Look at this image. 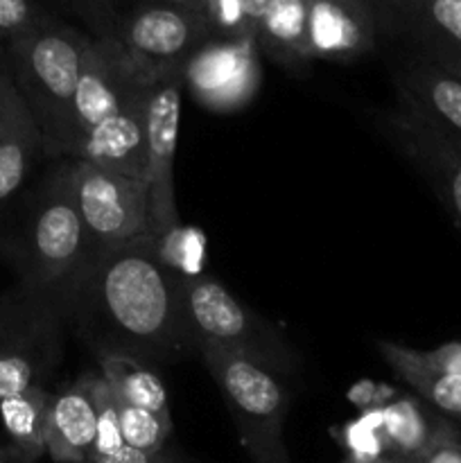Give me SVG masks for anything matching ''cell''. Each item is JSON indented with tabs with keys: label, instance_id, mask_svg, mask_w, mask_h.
<instances>
[{
	"label": "cell",
	"instance_id": "cell-36",
	"mask_svg": "<svg viewBox=\"0 0 461 463\" xmlns=\"http://www.w3.org/2000/svg\"><path fill=\"white\" fill-rule=\"evenodd\" d=\"M0 463H34L30 461L27 457H23L16 448H0Z\"/></svg>",
	"mask_w": 461,
	"mask_h": 463
},
{
	"label": "cell",
	"instance_id": "cell-32",
	"mask_svg": "<svg viewBox=\"0 0 461 463\" xmlns=\"http://www.w3.org/2000/svg\"><path fill=\"white\" fill-rule=\"evenodd\" d=\"M416 463H461V434H447L434 441Z\"/></svg>",
	"mask_w": 461,
	"mask_h": 463
},
{
	"label": "cell",
	"instance_id": "cell-27",
	"mask_svg": "<svg viewBox=\"0 0 461 463\" xmlns=\"http://www.w3.org/2000/svg\"><path fill=\"white\" fill-rule=\"evenodd\" d=\"M50 16L52 14L36 0H0V45L5 48V43L25 34Z\"/></svg>",
	"mask_w": 461,
	"mask_h": 463
},
{
	"label": "cell",
	"instance_id": "cell-11",
	"mask_svg": "<svg viewBox=\"0 0 461 463\" xmlns=\"http://www.w3.org/2000/svg\"><path fill=\"white\" fill-rule=\"evenodd\" d=\"M262 81L256 36H212L183 66L193 99L215 113L242 111Z\"/></svg>",
	"mask_w": 461,
	"mask_h": 463
},
{
	"label": "cell",
	"instance_id": "cell-1",
	"mask_svg": "<svg viewBox=\"0 0 461 463\" xmlns=\"http://www.w3.org/2000/svg\"><path fill=\"white\" fill-rule=\"evenodd\" d=\"M185 280L143 235L95 253L66 301V319L98 357L145 366L183 362L197 353L185 315ZM199 355V353H197Z\"/></svg>",
	"mask_w": 461,
	"mask_h": 463
},
{
	"label": "cell",
	"instance_id": "cell-28",
	"mask_svg": "<svg viewBox=\"0 0 461 463\" xmlns=\"http://www.w3.org/2000/svg\"><path fill=\"white\" fill-rule=\"evenodd\" d=\"M202 16L206 18L212 36L251 34L240 0H202Z\"/></svg>",
	"mask_w": 461,
	"mask_h": 463
},
{
	"label": "cell",
	"instance_id": "cell-38",
	"mask_svg": "<svg viewBox=\"0 0 461 463\" xmlns=\"http://www.w3.org/2000/svg\"><path fill=\"white\" fill-rule=\"evenodd\" d=\"M0 57H5V50H3V45H0Z\"/></svg>",
	"mask_w": 461,
	"mask_h": 463
},
{
	"label": "cell",
	"instance_id": "cell-23",
	"mask_svg": "<svg viewBox=\"0 0 461 463\" xmlns=\"http://www.w3.org/2000/svg\"><path fill=\"white\" fill-rule=\"evenodd\" d=\"M99 373L104 375L118 401L154 411V414L170 416L165 387L149 366L127 360V357H102Z\"/></svg>",
	"mask_w": 461,
	"mask_h": 463
},
{
	"label": "cell",
	"instance_id": "cell-33",
	"mask_svg": "<svg viewBox=\"0 0 461 463\" xmlns=\"http://www.w3.org/2000/svg\"><path fill=\"white\" fill-rule=\"evenodd\" d=\"M18 99H21V93H18L16 84H14L12 75H9L5 57H0V127H3V122L7 120L9 113L14 111Z\"/></svg>",
	"mask_w": 461,
	"mask_h": 463
},
{
	"label": "cell",
	"instance_id": "cell-7",
	"mask_svg": "<svg viewBox=\"0 0 461 463\" xmlns=\"http://www.w3.org/2000/svg\"><path fill=\"white\" fill-rule=\"evenodd\" d=\"M68 176L95 253L152 235L143 179L72 158H68Z\"/></svg>",
	"mask_w": 461,
	"mask_h": 463
},
{
	"label": "cell",
	"instance_id": "cell-10",
	"mask_svg": "<svg viewBox=\"0 0 461 463\" xmlns=\"http://www.w3.org/2000/svg\"><path fill=\"white\" fill-rule=\"evenodd\" d=\"M116 39L147 71H179L212 39L203 16L154 0L127 5L118 18Z\"/></svg>",
	"mask_w": 461,
	"mask_h": 463
},
{
	"label": "cell",
	"instance_id": "cell-9",
	"mask_svg": "<svg viewBox=\"0 0 461 463\" xmlns=\"http://www.w3.org/2000/svg\"><path fill=\"white\" fill-rule=\"evenodd\" d=\"M183 89V68L158 72L149 86L143 184L147 188L149 226L154 238H163L179 226L172 165H174L176 138H179Z\"/></svg>",
	"mask_w": 461,
	"mask_h": 463
},
{
	"label": "cell",
	"instance_id": "cell-22",
	"mask_svg": "<svg viewBox=\"0 0 461 463\" xmlns=\"http://www.w3.org/2000/svg\"><path fill=\"white\" fill-rule=\"evenodd\" d=\"M50 405H52V393L43 384L0 401V416L12 448H16L30 461L45 455Z\"/></svg>",
	"mask_w": 461,
	"mask_h": 463
},
{
	"label": "cell",
	"instance_id": "cell-30",
	"mask_svg": "<svg viewBox=\"0 0 461 463\" xmlns=\"http://www.w3.org/2000/svg\"><path fill=\"white\" fill-rule=\"evenodd\" d=\"M409 351L419 364L438 371V373L461 378V342H447L432 351H419V348H409Z\"/></svg>",
	"mask_w": 461,
	"mask_h": 463
},
{
	"label": "cell",
	"instance_id": "cell-5",
	"mask_svg": "<svg viewBox=\"0 0 461 463\" xmlns=\"http://www.w3.org/2000/svg\"><path fill=\"white\" fill-rule=\"evenodd\" d=\"M66 303L18 283L0 297V401L41 387L61 360Z\"/></svg>",
	"mask_w": 461,
	"mask_h": 463
},
{
	"label": "cell",
	"instance_id": "cell-34",
	"mask_svg": "<svg viewBox=\"0 0 461 463\" xmlns=\"http://www.w3.org/2000/svg\"><path fill=\"white\" fill-rule=\"evenodd\" d=\"M240 3H242L244 16H247V23H249V30H251V34L256 36L258 23H260V18L265 16V12H267V7H269L271 0H240Z\"/></svg>",
	"mask_w": 461,
	"mask_h": 463
},
{
	"label": "cell",
	"instance_id": "cell-18",
	"mask_svg": "<svg viewBox=\"0 0 461 463\" xmlns=\"http://www.w3.org/2000/svg\"><path fill=\"white\" fill-rule=\"evenodd\" d=\"M459 432L447 416L423 405L414 396H400L382 407L384 457L416 463L441 437Z\"/></svg>",
	"mask_w": 461,
	"mask_h": 463
},
{
	"label": "cell",
	"instance_id": "cell-19",
	"mask_svg": "<svg viewBox=\"0 0 461 463\" xmlns=\"http://www.w3.org/2000/svg\"><path fill=\"white\" fill-rule=\"evenodd\" d=\"M260 54L289 71H306L310 54V0H271L256 30Z\"/></svg>",
	"mask_w": 461,
	"mask_h": 463
},
{
	"label": "cell",
	"instance_id": "cell-16",
	"mask_svg": "<svg viewBox=\"0 0 461 463\" xmlns=\"http://www.w3.org/2000/svg\"><path fill=\"white\" fill-rule=\"evenodd\" d=\"M152 86V84H149ZM149 86L129 99L120 113L102 122L77 145L72 161H89L143 179L147 149Z\"/></svg>",
	"mask_w": 461,
	"mask_h": 463
},
{
	"label": "cell",
	"instance_id": "cell-29",
	"mask_svg": "<svg viewBox=\"0 0 461 463\" xmlns=\"http://www.w3.org/2000/svg\"><path fill=\"white\" fill-rule=\"evenodd\" d=\"M95 39H116L118 18L125 12L127 0H72Z\"/></svg>",
	"mask_w": 461,
	"mask_h": 463
},
{
	"label": "cell",
	"instance_id": "cell-2",
	"mask_svg": "<svg viewBox=\"0 0 461 463\" xmlns=\"http://www.w3.org/2000/svg\"><path fill=\"white\" fill-rule=\"evenodd\" d=\"M89 34L50 16L5 43V63L43 136V156L71 158L75 93Z\"/></svg>",
	"mask_w": 461,
	"mask_h": 463
},
{
	"label": "cell",
	"instance_id": "cell-13",
	"mask_svg": "<svg viewBox=\"0 0 461 463\" xmlns=\"http://www.w3.org/2000/svg\"><path fill=\"white\" fill-rule=\"evenodd\" d=\"M378 127L428 179L447 215L461 231V147L438 134L398 98L393 111L380 113Z\"/></svg>",
	"mask_w": 461,
	"mask_h": 463
},
{
	"label": "cell",
	"instance_id": "cell-24",
	"mask_svg": "<svg viewBox=\"0 0 461 463\" xmlns=\"http://www.w3.org/2000/svg\"><path fill=\"white\" fill-rule=\"evenodd\" d=\"M118 416H120V432L125 446L145 452H158L165 448L167 437L172 432L170 416L154 414V411L127 405L122 401H118Z\"/></svg>",
	"mask_w": 461,
	"mask_h": 463
},
{
	"label": "cell",
	"instance_id": "cell-3",
	"mask_svg": "<svg viewBox=\"0 0 461 463\" xmlns=\"http://www.w3.org/2000/svg\"><path fill=\"white\" fill-rule=\"evenodd\" d=\"M12 253L21 285L63 303L89 269L95 249L72 197L68 158L32 194Z\"/></svg>",
	"mask_w": 461,
	"mask_h": 463
},
{
	"label": "cell",
	"instance_id": "cell-12",
	"mask_svg": "<svg viewBox=\"0 0 461 463\" xmlns=\"http://www.w3.org/2000/svg\"><path fill=\"white\" fill-rule=\"evenodd\" d=\"M380 34L461 77V0H371Z\"/></svg>",
	"mask_w": 461,
	"mask_h": 463
},
{
	"label": "cell",
	"instance_id": "cell-20",
	"mask_svg": "<svg viewBox=\"0 0 461 463\" xmlns=\"http://www.w3.org/2000/svg\"><path fill=\"white\" fill-rule=\"evenodd\" d=\"M39 154H43V136L21 98L0 127V206L25 184Z\"/></svg>",
	"mask_w": 461,
	"mask_h": 463
},
{
	"label": "cell",
	"instance_id": "cell-35",
	"mask_svg": "<svg viewBox=\"0 0 461 463\" xmlns=\"http://www.w3.org/2000/svg\"><path fill=\"white\" fill-rule=\"evenodd\" d=\"M136 3V0H127V5ZM154 3H163V5H170V7H179L185 9V12H193L202 16V0H154ZM206 21V18H203Z\"/></svg>",
	"mask_w": 461,
	"mask_h": 463
},
{
	"label": "cell",
	"instance_id": "cell-31",
	"mask_svg": "<svg viewBox=\"0 0 461 463\" xmlns=\"http://www.w3.org/2000/svg\"><path fill=\"white\" fill-rule=\"evenodd\" d=\"M90 463H179V459L170 455L165 448L158 452H145L131 446H122L108 455H95Z\"/></svg>",
	"mask_w": 461,
	"mask_h": 463
},
{
	"label": "cell",
	"instance_id": "cell-21",
	"mask_svg": "<svg viewBox=\"0 0 461 463\" xmlns=\"http://www.w3.org/2000/svg\"><path fill=\"white\" fill-rule=\"evenodd\" d=\"M375 346H378L382 360L391 366L393 373L405 380L432 410L447 416L450 420H461V378L438 373V371L419 364L411 357L409 346H402V344L378 339Z\"/></svg>",
	"mask_w": 461,
	"mask_h": 463
},
{
	"label": "cell",
	"instance_id": "cell-4",
	"mask_svg": "<svg viewBox=\"0 0 461 463\" xmlns=\"http://www.w3.org/2000/svg\"><path fill=\"white\" fill-rule=\"evenodd\" d=\"M253 463H292L285 446L289 392L258 362L212 346H197Z\"/></svg>",
	"mask_w": 461,
	"mask_h": 463
},
{
	"label": "cell",
	"instance_id": "cell-26",
	"mask_svg": "<svg viewBox=\"0 0 461 463\" xmlns=\"http://www.w3.org/2000/svg\"><path fill=\"white\" fill-rule=\"evenodd\" d=\"M342 443L351 450V459L373 461L384 457L382 407L364 411L357 420L342 430Z\"/></svg>",
	"mask_w": 461,
	"mask_h": 463
},
{
	"label": "cell",
	"instance_id": "cell-25",
	"mask_svg": "<svg viewBox=\"0 0 461 463\" xmlns=\"http://www.w3.org/2000/svg\"><path fill=\"white\" fill-rule=\"evenodd\" d=\"M90 398H93L95 414H98V441H95V455H108L125 446L120 432V416H118V401L111 387L107 384L102 373H86ZM93 455V457H95Z\"/></svg>",
	"mask_w": 461,
	"mask_h": 463
},
{
	"label": "cell",
	"instance_id": "cell-14",
	"mask_svg": "<svg viewBox=\"0 0 461 463\" xmlns=\"http://www.w3.org/2000/svg\"><path fill=\"white\" fill-rule=\"evenodd\" d=\"M378 16L371 0H310V54L351 63L375 50Z\"/></svg>",
	"mask_w": 461,
	"mask_h": 463
},
{
	"label": "cell",
	"instance_id": "cell-17",
	"mask_svg": "<svg viewBox=\"0 0 461 463\" xmlns=\"http://www.w3.org/2000/svg\"><path fill=\"white\" fill-rule=\"evenodd\" d=\"M98 441V414L84 375L54 393L50 405L45 452L59 463H90Z\"/></svg>",
	"mask_w": 461,
	"mask_h": 463
},
{
	"label": "cell",
	"instance_id": "cell-6",
	"mask_svg": "<svg viewBox=\"0 0 461 463\" xmlns=\"http://www.w3.org/2000/svg\"><path fill=\"white\" fill-rule=\"evenodd\" d=\"M185 315L197 346L249 357L276 375L298 369V357L287 339L208 276L185 280Z\"/></svg>",
	"mask_w": 461,
	"mask_h": 463
},
{
	"label": "cell",
	"instance_id": "cell-37",
	"mask_svg": "<svg viewBox=\"0 0 461 463\" xmlns=\"http://www.w3.org/2000/svg\"><path fill=\"white\" fill-rule=\"evenodd\" d=\"M343 463H409V461H400V459H389V457H382V459H373V461H357V459H351L348 457Z\"/></svg>",
	"mask_w": 461,
	"mask_h": 463
},
{
	"label": "cell",
	"instance_id": "cell-8",
	"mask_svg": "<svg viewBox=\"0 0 461 463\" xmlns=\"http://www.w3.org/2000/svg\"><path fill=\"white\" fill-rule=\"evenodd\" d=\"M158 72L140 66L118 39H95L89 34L75 93L72 149L102 122L111 120L134 95L147 89Z\"/></svg>",
	"mask_w": 461,
	"mask_h": 463
},
{
	"label": "cell",
	"instance_id": "cell-15",
	"mask_svg": "<svg viewBox=\"0 0 461 463\" xmlns=\"http://www.w3.org/2000/svg\"><path fill=\"white\" fill-rule=\"evenodd\" d=\"M396 98L414 109L429 127L461 147V77L437 63L411 57L393 72Z\"/></svg>",
	"mask_w": 461,
	"mask_h": 463
}]
</instances>
